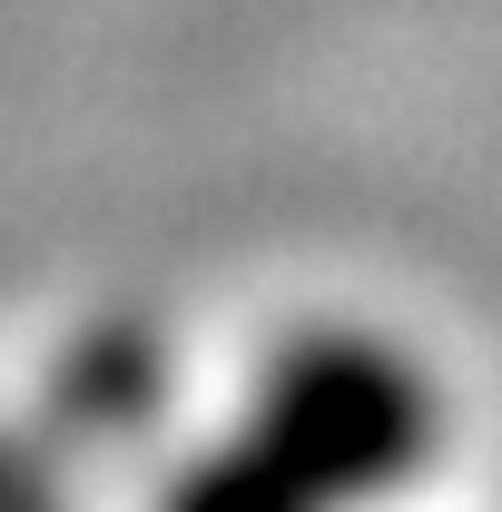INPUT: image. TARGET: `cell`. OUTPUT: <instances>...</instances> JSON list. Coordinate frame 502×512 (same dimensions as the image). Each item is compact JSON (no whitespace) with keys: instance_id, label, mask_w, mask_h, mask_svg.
<instances>
[{"instance_id":"cell-1","label":"cell","mask_w":502,"mask_h":512,"mask_svg":"<svg viewBox=\"0 0 502 512\" xmlns=\"http://www.w3.org/2000/svg\"><path fill=\"white\" fill-rule=\"evenodd\" d=\"M434 424V375L404 365L384 335H306L296 355H276L247 444H266L325 512H345L414 483Z\"/></svg>"},{"instance_id":"cell-2","label":"cell","mask_w":502,"mask_h":512,"mask_svg":"<svg viewBox=\"0 0 502 512\" xmlns=\"http://www.w3.org/2000/svg\"><path fill=\"white\" fill-rule=\"evenodd\" d=\"M158 512H325V503H315L266 444H227V453L178 463V483H168Z\"/></svg>"}]
</instances>
